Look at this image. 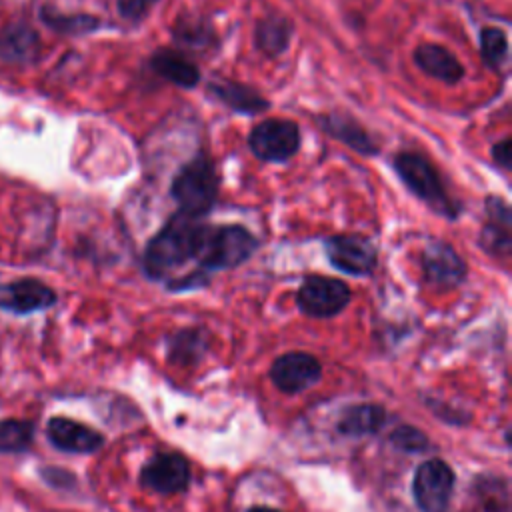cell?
<instances>
[{
  "mask_svg": "<svg viewBox=\"0 0 512 512\" xmlns=\"http://www.w3.org/2000/svg\"><path fill=\"white\" fill-rule=\"evenodd\" d=\"M206 222L182 212H174L148 240L140 264L150 280H166L182 264L196 260Z\"/></svg>",
  "mask_w": 512,
  "mask_h": 512,
  "instance_id": "obj_1",
  "label": "cell"
},
{
  "mask_svg": "<svg viewBox=\"0 0 512 512\" xmlns=\"http://www.w3.org/2000/svg\"><path fill=\"white\" fill-rule=\"evenodd\" d=\"M392 168L404 182V186L432 212L448 220H456L460 216L462 204L448 194L438 168L424 154L414 150H402L394 156Z\"/></svg>",
  "mask_w": 512,
  "mask_h": 512,
  "instance_id": "obj_2",
  "label": "cell"
},
{
  "mask_svg": "<svg viewBox=\"0 0 512 512\" xmlns=\"http://www.w3.org/2000/svg\"><path fill=\"white\" fill-rule=\"evenodd\" d=\"M218 192L220 178L210 154L204 150L184 162L170 184V196L178 204V212L194 218H204L214 208Z\"/></svg>",
  "mask_w": 512,
  "mask_h": 512,
  "instance_id": "obj_3",
  "label": "cell"
},
{
  "mask_svg": "<svg viewBox=\"0 0 512 512\" xmlns=\"http://www.w3.org/2000/svg\"><path fill=\"white\" fill-rule=\"evenodd\" d=\"M258 238L242 224H206L202 244L196 256L198 270L210 274L230 270L254 256Z\"/></svg>",
  "mask_w": 512,
  "mask_h": 512,
  "instance_id": "obj_4",
  "label": "cell"
},
{
  "mask_svg": "<svg viewBox=\"0 0 512 512\" xmlns=\"http://www.w3.org/2000/svg\"><path fill=\"white\" fill-rule=\"evenodd\" d=\"M300 128L294 120L268 118L258 122L248 134L250 152L262 162H288L300 150Z\"/></svg>",
  "mask_w": 512,
  "mask_h": 512,
  "instance_id": "obj_5",
  "label": "cell"
},
{
  "mask_svg": "<svg viewBox=\"0 0 512 512\" xmlns=\"http://www.w3.org/2000/svg\"><path fill=\"white\" fill-rule=\"evenodd\" d=\"M352 298L344 280L332 276L310 274L304 278L296 292L298 308L312 318H330L342 312Z\"/></svg>",
  "mask_w": 512,
  "mask_h": 512,
  "instance_id": "obj_6",
  "label": "cell"
},
{
  "mask_svg": "<svg viewBox=\"0 0 512 512\" xmlns=\"http://www.w3.org/2000/svg\"><path fill=\"white\" fill-rule=\"evenodd\" d=\"M328 262L350 276H368L378 264V250L370 238L360 234H332L324 238Z\"/></svg>",
  "mask_w": 512,
  "mask_h": 512,
  "instance_id": "obj_7",
  "label": "cell"
},
{
  "mask_svg": "<svg viewBox=\"0 0 512 512\" xmlns=\"http://www.w3.org/2000/svg\"><path fill=\"white\" fill-rule=\"evenodd\" d=\"M412 490L422 512H448L454 490V472L440 458L426 460L414 474Z\"/></svg>",
  "mask_w": 512,
  "mask_h": 512,
  "instance_id": "obj_8",
  "label": "cell"
},
{
  "mask_svg": "<svg viewBox=\"0 0 512 512\" xmlns=\"http://www.w3.org/2000/svg\"><path fill=\"white\" fill-rule=\"evenodd\" d=\"M420 266L424 278L432 286L444 290L460 286L468 274L466 260L454 250L452 244L440 238H430L426 242L420 252Z\"/></svg>",
  "mask_w": 512,
  "mask_h": 512,
  "instance_id": "obj_9",
  "label": "cell"
},
{
  "mask_svg": "<svg viewBox=\"0 0 512 512\" xmlns=\"http://www.w3.org/2000/svg\"><path fill=\"white\" fill-rule=\"evenodd\" d=\"M484 210H486V222L478 234L480 248L494 258L510 256V252H512V210H510L508 202L500 196H486Z\"/></svg>",
  "mask_w": 512,
  "mask_h": 512,
  "instance_id": "obj_10",
  "label": "cell"
},
{
  "mask_svg": "<svg viewBox=\"0 0 512 512\" xmlns=\"http://www.w3.org/2000/svg\"><path fill=\"white\" fill-rule=\"evenodd\" d=\"M322 374L320 362L306 352H288L276 358L270 366V378L276 388L288 394H296L314 382Z\"/></svg>",
  "mask_w": 512,
  "mask_h": 512,
  "instance_id": "obj_11",
  "label": "cell"
},
{
  "mask_svg": "<svg viewBox=\"0 0 512 512\" xmlns=\"http://www.w3.org/2000/svg\"><path fill=\"white\" fill-rule=\"evenodd\" d=\"M142 482L154 492L178 494L186 490L190 482V466L186 458L176 452H160L146 462Z\"/></svg>",
  "mask_w": 512,
  "mask_h": 512,
  "instance_id": "obj_12",
  "label": "cell"
},
{
  "mask_svg": "<svg viewBox=\"0 0 512 512\" xmlns=\"http://www.w3.org/2000/svg\"><path fill=\"white\" fill-rule=\"evenodd\" d=\"M316 124L330 138L342 142L344 146L352 148L362 156H376L380 152V144L374 140V136L354 116L346 112H340V110L324 112L316 118Z\"/></svg>",
  "mask_w": 512,
  "mask_h": 512,
  "instance_id": "obj_13",
  "label": "cell"
},
{
  "mask_svg": "<svg viewBox=\"0 0 512 512\" xmlns=\"http://www.w3.org/2000/svg\"><path fill=\"white\" fill-rule=\"evenodd\" d=\"M54 302V290L36 278H20L16 282L0 286V308L16 314L44 310L50 308Z\"/></svg>",
  "mask_w": 512,
  "mask_h": 512,
  "instance_id": "obj_14",
  "label": "cell"
},
{
  "mask_svg": "<svg viewBox=\"0 0 512 512\" xmlns=\"http://www.w3.org/2000/svg\"><path fill=\"white\" fill-rule=\"evenodd\" d=\"M46 434L56 448L64 452H76V454L96 452L104 442V438L96 430L64 416L50 418L46 426Z\"/></svg>",
  "mask_w": 512,
  "mask_h": 512,
  "instance_id": "obj_15",
  "label": "cell"
},
{
  "mask_svg": "<svg viewBox=\"0 0 512 512\" xmlns=\"http://www.w3.org/2000/svg\"><path fill=\"white\" fill-rule=\"evenodd\" d=\"M206 90L214 100H218L220 104H224L230 110L240 112V114L254 116V114L266 112L270 108V102L256 88L236 82V80L216 78L206 84Z\"/></svg>",
  "mask_w": 512,
  "mask_h": 512,
  "instance_id": "obj_16",
  "label": "cell"
},
{
  "mask_svg": "<svg viewBox=\"0 0 512 512\" xmlns=\"http://www.w3.org/2000/svg\"><path fill=\"white\" fill-rule=\"evenodd\" d=\"M414 64L428 76L446 82L458 84L464 78V66L460 60L440 44H420L414 50Z\"/></svg>",
  "mask_w": 512,
  "mask_h": 512,
  "instance_id": "obj_17",
  "label": "cell"
},
{
  "mask_svg": "<svg viewBox=\"0 0 512 512\" xmlns=\"http://www.w3.org/2000/svg\"><path fill=\"white\" fill-rule=\"evenodd\" d=\"M150 68L160 78L180 88H194L200 82V70L196 62L174 48H158L150 56Z\"/></svg>",
  "mask_w": 512,
  "mask_h": 512,
  "instance_id": "obj_18",
  "label": "cell"
},
{
  "mask_svg": "<svg viewBox=\"0 0 512 512\" xmlns=\"http://www.w3.org/2000/svg\"><path fill=\"white\" fill-rule=\"evenodd\" d=\"M290 38L292 22L278 12H268L254 26V44L268 58L282 56L290 46Z\"/></svg>",
  "mask_w": 512,
  "mask_h": 512,
  "instance_id": "obj_19",
  "label": "cell"
},
{
  "mask_svg": "<svg viewBox=\"0 0 512 512\" xmlns=\"http://www.w3.org/2000/svg\"><path fill=\"white\" fill-rule=\"evenodd\" d=\"M384 424V408L376 404H358L352 408H346L338 430L348 436H364L374 434Z\"/></svg>",
  "mask_w": 512,
  "mask_h": 512,
  "instance_id": "obj_20",
  "label": "cell"
},
{
  "mask_svg": "<svg viewBox=\"0 0 512 512\" xmlns=\"http://www.w3.org/2000/svg\"><path fill=\"white\" fill-rule=\"evenodd\" d=\"M206 332L200 328H186L170 338L168 354L176 364H194L206 350Z\"/></svg>",
  "mask_w": 512,
  "mask_h": 512,
  "instance_id": "obj_21",
  "label": "cell"
},
{
  "mask_svg": "<svg viewBox=\"0 0 512 512\" xmlns=\"http://www.w3.org/2000/svg\"><path fill=\"white\" fill-rule=\"evenodd\" d=\"M480 54L492 70H500L508 60V36L498 26H482L478 32Z\"/></svg>",
  "mask_w": 512,
  "mask_h": 512,
  "instance_id": "obj_22",
  "label": "cell"
},
{
  "mask_svg": "<svg viewBox=\"0 0 512 512\" xmlns=\"http://www.w3.org/2000/svg\"><path fill=\"white\" fill-rule=\"evenodd\" d=\"M172 36L178 44L186 48H206L210 42H216V34L212 26L196 18H188V20L180 18L178 22H174Z\"/></svg>",
  "mask_w": 512,
  "mask_h": 512,
  "instance_id": "obj_23",
  "label": "cell"
},
{
  "mask_svg": "<svg viewBox=\"0 0 512 512\" xmlns=\"http://www.w3.org/2000/svg\"><path fill=\"white\" fill-rule=\"evenodd\" d=\"M34 436V426L26 420H0V452H20Z\"/></svg>",
  "mask_w": 512,
  "mask_h": 512,
  "instance_id": "obj_24",
  "label": "cell"
},
{
  "mask_svg": "<svg viewBox=\"0 0 512 512\" xmlns=\"http://www.w3.org/2000/svg\"><path fill=\"white\" fill-rule=\"evenodd\" d=\"M44 20L48 26L66 32V34H80V32H90L98 28L100 20L90 14H74V16H62V14H52L44 12Z\"/></svg>",
  "mask_w": 512,
  "mask_h": 512,
  "instance_id": "obj_25",
  "label": "cell"
},
{
  "mask_svg": "<svg viewBox=\"0 0 512 512\" xmlns=\"http://www.w3.org/2000/svg\"><path fill=\"white\" fill-rule=\"evenodd\" d=\"M390 440H392L400 450H406V452H420V450H424V448L428 446V438H426L420 430H416V428H412V426H400V428H396V430L392 432Z\"/></svg>",
  "mask_w": 512,
  "mask_h": 512,
  "instance_id": "obj_26",
  "label": "cell"
},
{
  "mask_svg": "<svg viewBox=\"0 0 512 512\" xmlns=\"http://www.w3.org/2000/svg\"><path fill=\"white\" fill-rule=\"evenodd\" d=\"M156 2L158 0H116V6L124 20L138 22L154 8Z\"/></svg>",
  "mask_w": 512,
  "mask_h": 512,
  "instance_id": "obj_27",
  "label": "cell"
},
{
  "mask_svg": "<svg viewBox=\"0 0 512 512\" xmlns=\"http://www.w3.org/2000/svg\"><path fill=\"white\" fill-rule=\"evenodd\" d=\"M492 160L502 168L510 170L512 168V138L506 136L500 142L492 146Z\"/></svg>",
  "mask_w": 512,
  "mask_h": 512,
  "instance_id": "obj_28",
  "label": "cell"
},
{
  "mask_svg": "<svg viewBox=\"0 0 512 512\" xmlns=\"http://www.w3.org/2000/svg\"><path fill=\"white\" fill-rule=\"evenodd\" d=\"M248 512H282V510L268 508V506H252V508H248Z\"/></svg>",
  "mask_w": 512,
  "mask_h": 512,
  "instance_id": "obj_29",
  "label": "cell"
}]
</instances>
